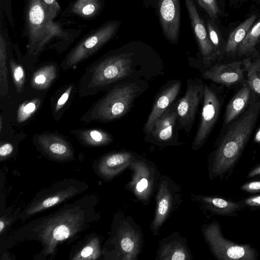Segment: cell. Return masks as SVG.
Segmentation results:
<instances>
[{"instance_id":"6da1fadb","label":"cell","mask_w":260,"mask_h":260,"mask_svg":"<svg viewBox=\"0 0 260 260\" xmlns=\"http://www.w3.org/2000/svg\"><path fill=\"white\" fill-rule=\"evenodd\" d=\"M99 201L97 194H86L64 204L54 212L31 220L1 237V251L24 241H35L41 244L42 249L33 259H53L60 246L70 244L100 220L101 215L96 210Z\"/></svg>"},{"instance_id":"7a4b0ae2","label":"cell","mask_w":260,"mask_h":260,"mask_svg":"<svg viewBox=\"0 0 260 260\" xmlns=\"http://www.w3.org/2000/svg\"><path fill=\"white\" fill-rule=\"evenodd\" d=\"M163 61L150 45L133 41L109 50L87 67L79 82L80 97L94 95L129 79L152 80L164 74Z\"/></svg>"},{"instance_id":"3957f363","label":"cell","mask_w":260,"mask_h":260,"mask_svg":"<svg viewBox=\"0 0 260 260\" xmlns=\"http://www.w3.org/2000/svg\"><path fill=\"white\" fill-rule=\"evenodd\" d=\"M22 35L26 39L24 56L17 44L13 46L17 58L30 72L33 71L42 52L54 50L61 53L77 39L85 24L62 19L51 15L43 0H25Z\"/></svg>"},{"instance_id":"277c9868","label":"cell","mask_w":260,"mask_h":260,"mask_svg":"<svg viewBox=\"0 0 260 260\" xmlns=\"http://www.w3.org/2000/svg\"><path fill=\"white\" fill-rule=\"evenodd\" d=\"M260 114V101L251 103L248 109L216 143L208 157L210 180L230 176L245 148Z\"/></svg>"},{"instance_id":"5b68a950","label":"cell","mask_w":260,"mask_h":260,"mask_svg":"<svg viewBox=\"0 0 260 260\" xmlns=\"http://www.w3.org/2000/svg\"><path fill=\"white\" fill-rule=\"evenodd\" d=\"M148 87L142 79L121 81L107 90L83 115L80 121L88 124L92 122L107 123L124 116L132 108L135 100Z\"/></svg>"},{"instance_id":"8992f818","label":"cell","mask_w":260,"mask_h":260,"mask_svg":"<svg viewBox=\"0 0 260 260\" xmlns=\"http://www.w3.org/2000/svg\"><path fill=\"white\" fill-rule=\"evenodd\" d=\"M141 228L129 215L121 211L114 215L109 237L102 246L106 260H136L143 246Z\"/></svg>"},{"instance_id":"52a82bcc","label":"cell","mask_w":260,"mask_h":260,"mask_svg":"<svg viewBox=\"0 0 260 260\" xmlns=\"http://www.w3.org/2000/svg\"><path fill=\"white\" fill-rule=\"evenodd\" d=\"M89 185L78 179L64 178L38 191L19 215L21 223L48 209L62 203L86 191Z\"/></svg>"},{"instance_id":"ba28073f","label":"cell","mask_w":260,"mask_h":260,"mask_svg":"<svg viewBox=\"0 0 260 260\" xmlns=\"http://www.w3.org/2000/svg\"><path fill=\"white\" fill-rule=\"evenodd\" d=\"M121 24L118 20H111L89 31L67 54L60 64L62 70L76 69L113 39Z\"/></svg>"},{"instance_id":"9c48e42d","label":"cell","mask_w":260,"mask_h":260,"mask_svg":"<svg viewBox=\"0 0 260 260\" xmlns=\"http://www.w3.org/2000/svg\"><path fill=\"white\" fill-rule=\"evenodd\" d=\"M202 232L211 253L218 260H256L258 257V251L250 244H240L225 238L216 220L203 225Z\"/></svg>"},{"instance_id":"30bf717a","label":"cell","mask_w":260,"mask_h":260,"mask_svg":"<svg viewBox=\"0 0 260 260\" xmlns=\"http://www.w3.org/2000/svg\"><path fill=\"white\" fill-rule=\"evenodd\" d=\"M182 189L172 179L161 175L157 186L154 217L150 229L154 236L158 235L162 226L182 202Z\"/></svg>"},{"instance_id":"8fae6325","label":"cell","mask_w":260,"mask_h":260,"mask_svg":"<svg viewBox=\"0 0 260 260\" xmlns=\"http://www.w3.org/2000/svg\"><path fill=\"white\" fill-rule=\"evenodd\" d=\"M132 171L128 189L143 204H148L156 191L161 176L157 166L152 162L138 157L129 166Z\"/></svg>"},{"instance_id":"7c38bea8","label":"cell","mask_w":260,"mask_h":260,"mask_svg":"<svg viewBox=\"0 0 260 260\" xmlns=\"http://www.w3.org/2000/svg\"><path fill=\"white\" fill-rule=\"evenodd\" d=\"M144 7L151 8L158 18L164 37L176 45L181 26L180 0H142Z\"/></svg>"},{"instance_id":"4fadbf2b","label":"cell","mask_w":260,"mask_h":260,"mask_svg":"<svg viewBox=\"0 0 260 260\" xmlns=\"http://www.w3.org/2000/svg\"><path fill=\"white\" fill-rule=\"evenodd\" d=\"M204 83L198 78L188 79L184 95L176 103L178 128L189 133L204 95Z\"/></svg>"},{"instance_id":"5bb4252c","label":"cell","mask_w":260,"mask_h":260,"mask_svg":"<svg viewBox=\"0 0 260 260\" xmlns=\"http://www.w3.org/2000/svg\"><path fill=\"white\" fill-rule=\"evenodd\" d=\"M32 141L37 150L51 161L63 163L74 159L73 146L58 133H36L34 135Z\"/></svg>"},{"instance_id":"9a60e30c","label":"cell","mask_w":260,"mask_h":260,"mask_svg":"<svg viewBox=\"0 0 260 260\" xmlns=\"http://www.w3.org/2000/svg\"><path fill=\"white\" fill-rule=\"evenodd\" d=\"M220 102L216 93L209 85L204 84L203 103L200 121L191 149L198 150L207 141L218 117Z\"/></svg>"},{"instance_id":"2e32d148","label":"cell","mask_w":260,"mask_h":260,"mask_svg":"<svg viewBox=\"0 0 260 260\" xmlns=\"http://www.w3.org/2000/svg\"><path fill=\"white\" fill-rule=\"evenodd\" d=\"M184 2L201 61L204 66H210L217 58L209 39L206 23L201 17L194 1L184 0Z\"/></svg>"},{"instance_id":"e0dca14e","label":"cell","mask_w":260,"mask_h":260,"mask_svg":"<svg viewBox=\"0 0 260 260\" xmlns=\"http://www.w3.org/2000/svg\"><path fill=\"white\" fill-rule=\"evenodd\" d=\"M136 158V155L129 151L111 152L94 159L92 168L97 176L105 181H109L129 167Z\"/></svg>"},{"instance_id":"ac0fdd59","label":"cell","mask_w":260,"mask_h":260,"mask_svg":"<svg viewBox=\"0 0 260 260\" xmlns=\"http://www.w3.org/2000/svg\"><path fill=\"white\" fill-rule=\"evenodd\" d=\"M182 84L180 80L171 81L158 93L144 126L143 131L147 136L150 134L156 122L175 100Z\"/></svg>"},{"instance_id":"d6986e66","label":"cell","mask_w":260,"mask_h":260,"mask_svg":"<svg viewBox=\"0 0 260 260\" xmlns=\"http://www.w3.org/2000/svg\"><path fill=\"white\" fill-rule=\"evenodd\" d=\"M243 61H234L205 67V70H199L203 78L226 86L240 82L243 77L242 65Z\"/></svg>"},{"instance_id":"ffe728a7","label":"cell","mask_w":260,"mask_h":260,"mask_svg":"<svg viewBox=\"0 0 260 260\" xmlns=\"http://www.w3.org/2000/svg\"><path fill=\"white\" fill-rule=\"evenodd\" d=\"M104 0H71L62 11L60 18L79 22L98 17L103 11Z\"/></svg>"},{"instance_id":"44dd1931","label":"cell","mask_w":260,"mask_h":260,"mask_svg":"<svg viewBox=\"0 0 260 260\" xmlns=\"http://www.w3.org/2000/svg\"><path fill=\"white\" fill-rule=\"evenodd\" d=\"M192 255L186 240L176 231L160 240L156 260H190Z\"/></svg>"},{"instance_id":"7402d4cb","label":"cell","mask_w":260,"mask_h":260,"mask_svg":"<svg viewBox=\"0 0 260 260\" xmlns=\"http://www.w3.org/2000/svg\"><path fill=\"white\" fill-rule=\"evenodd\" d=\"M204 210L213 214L237 217L238 212L244 208L242 201L235 202L220 197L204 195H192Z\"/></svg>"},{"instance_id":"603a6c76","label":"cell","mask_w":260,"mask_h":260,"mask_svg":"<svg viewBox=\"0 0 260 260\" xmlns=\"http://www.w3.org/2000/svg\"><path fill=\"white\" fill-rule=\"evenodd\" d=\"M176 123L178 124L176 104L171 105L156 122L149 135L156 142V145H173Z\"/></svg>"},{"instance_id":"cb8c5ba5","label":"cell","mask_w":260,"mask_h":260,"mask_svg":"<svg viewBox=\"0 0 260 260\" xmlns=\"http://www.w3.org/2000/svg\"><path fill=\"white\" fill-rule=\"evenodd\" d=\"M103 237L96 232L87 235L70 251L69 259L97 260L102 256Z\"/></svg>"},{"instance_id":"d4e9b609","label":"cell","mask_w":260,"mask_h":260,"mask_svg":"<svg viewBox=\"0 0 260 260\" xmlns=\"http://www.w3.org/2000/svg\"><path fill=\"white\" fill-rule=\"evenodd\" d=\"M12 44L8 30L1 20L0 30V95L2 100L9 98V52Z\"/></svg>"},{"instance_id":"484cf974","label":"cell","mask_w":260,"mask_h":260,"mask_svg":"<svg viewBox=\"0 0 260 260\" xmlns=\"http://www.w3.org/2000/svg\"><path fill=\"white\" fill-rule=\"evenodd\" d=\"M59 68L54 62H48L38 68L32 74L31 87L37 91L49 88L59 76Z\"/></svg>"},{"instance_id":"4316f807","label":"cell","mask_w":260,"mask_h":260,"mask_svg":"<svg viewBox=\"0 0 260 260\" xmlns=\"http://www.w3.org/2000/svg\"><path fill=\"white\" fill-rule=\"evenodd\" d=\"M70 133L82 145L87 147H102L111 144L112 136L100 128H83L70 131Z\"/></svg>"},{"instance_id":"83f0119b","label":"cell","mask_w":260,"mask_h":260,"mask_svg":"<svg viewBox=\"0 0 260 260\" xmlns=\"http://www.w3.org/2000/svg\"><path fill=\"white\" fill-rule=\"evenodd\" d=\"M252 90L249 86H243L232 98L226 106L224 124H229L245 109L248 105Z\"/></svg>"},{"instance_id":"f1b7e54d","label":"cell","mask_w":260,"mask_h":260,"mask_svg":"<svg viewBox=\"0 0 260 260\" xmlns=\"http://www.w3.org/2000/svg\"><path fill=\"white\" fill-rule=\"evenodd\" d=\"M256 18L253 14L237 27L230 35L225 45V52L230 55L237 51L238 47Z\"/></svg>"},{"instance_id":"f546056e","label":"cell","mask_w":260,"mask_h":260,"mask_svg":"<svg viewBox=\"0 0 260 260\" xmlns=\"http://www.w3.org/2000/svg\"><path fill=\"white\" fill-rule=\"evenodd\" d=\"M75 89L74 84H68L62 88L61 91L54 96V99L51 100V112L54 121H58L62 117L65 108L69 105Z\"/></svg>"},{"instance_id":"4dcf8cb0","label":"cell","mask_w":260,"mask_h":260,"mask_svg":"<svg viewBox=\"0 0 260 260\" xmlns=\"http://www.w3.org/2000/svg\"><path fill=\"white\" fill-rule=\"evenodd\" d=\"M13 50V46L11 45L9 52V67L16 92L21 94L24 89L26 75L23 64L15 58Z\"/></svg>"},{"instance_id":"1f68e13d","label":"cell","mask_w":260,"mask_h":260,"mask_svg":"<svg viewBox=\"0 0 260 260\" xmlns=\"http://www.w3.org/2000/svg\"><path fill=\"white\" fill-rule=\"evenodd\" d=\"M42 104V99L39 96H33L25 100L19 106L16 116L18 124H23L28 121L38 110Z\"/></svg>"},{"instance_id":"d6a6232c","label":"cell","mask_w":260,"mask_h":260,"mask_svg":"<svg viewBox=\"0 0 260 260\" xmlns=\"http://www.w3.org/2000/svg\"><path fill=\"white\" fill-rule=\"evenodd\" d=\"M243 65L247 72V85L260 98V58L252 62L246 59Z\"/></svg>"},{"instance_id":"836d02e7","label":"cell","mask_w":260,"mask_h":260,"mask_svg":"<svg viewBox=\"0 0 260 260\" xmlns=\"http://www.w3.org/2000/svg\"><path fill=\"white\" fill-rule=\"evenodd\" d=\"M260 39V19L249 30L240 43L237 52L239 55L251 53Z\"/></svg>"},{"instance_id":"e575fe53","label":"cell","mask_w":260,"mask_h":260,"mask_svg":"<svg viewBox=\"0 0 260 260\" xmlns=\"http://www.w3.org/2000/svg\"><path fill=\"white\" fill-rule=\"evenodd\" d=\"M22 207H10L1 210L0 236L1 237L8 233L9 230L15 222L18 220Z\"/></svg>"},{"instance_id":"d590c367","label":"cell","mask_w":260,"mask_h":260,"mask_svg":"<svg viewBox=\"0 0 260 260\" xmlns=\"http://www.w3.org/2000/svg\"><path fill=\"white\" fill-rule=\"evenodd\" d=\"M206 25L209 39L214 48L217 58H219L221 56L223 52H225V48L219 31L215 22L211 19L206 21Z\"/></svg>"},{"instance_id":"8d00e7d4","label":"cell","mask_w":260,"mask_h":260,"mask_svg":"<svg viewBox=\"0 0 260 260\" xmlns=\"http://www.w3.org/2000/svg\"><path fill=\"white\" fill-rule=\"evenodd\" d=\"M20 141L1 139L0 162L2 163L17 155L18 145Z\"/></svg>"},{"instance_id":"74e56055","label":"cell","mask_w":260,"mask_h":260,"mask_svg":"<svg viewBox=\"0 0 260 260\" xmlns=\"http://www.w3.org/2000/svg\"><path fill=\"white\" fill-rule=\"evenodd\" d=\"M197 1L201 7L208 14L210 19L215 22L220 14L217 0H197Z\"/></svg>"},{"instance_id":"f35d334b","label":"cell","mask_w":260,"mask_h":260,"mask_svg":"<svg viewBox=\"0 0 260 260\" xmlns=\"http://www.w3.org/2000/svg\"><path fill=\"white\" fill-rule=\"evenodd\" d=\"M240 189L243 192L252 194L260 193V180L246 182L241 186Z\"/></svg>"},{"instance_id":"ab89813d","label":"cell","mask_w":260,"mask_h":260,"mask_svg":"<svg viewBox=\"0 0 260 260\" xmlns=\"http://www.w3.org/2000/svg\"><path fill=\"white\" fill-rule=\"evenodd\" d=\"M242 201L244 207L252 210H260V194L247 197Z\"/></svg>"},{"instance_id":"60d3db41","label":"cell","mask_w":260,"mask_h":260,"mask_svg":"<svg viewBox=\"0 0 260 260\" xmlns=\"http://www.w3.org/2000/svg\"><path fill=\"white\" fill-rule=\"evenodd\" d=\"M48 7L51 15L55 19L61 12V8L57 0H43Z\"/></svg>"},{"instance_id":"b9f144b4","label":"cell","mask_w":260,"mask_h":260,"mask_svg":"<svg viewBox=\"0 0 260 260\" xmlns=\"http://www.w3.org/2000/svg\"><path fill=\"white\" fill-rule=\"evenodd\" d=\"M246 177L249 179H260V162L249 171Z\"/></svg>"},{"instance_id":"7bdbcfd3","label":"cell","mask_w":260,"mask_h":260,"mask_svg":"<svg viewBox=\"0 0 260 260\" xmlns=\"http://www.w3.org/2000/svg\"><path fill=\"white\" fill-rule=\"evenodd\" d=\"M254 142L256 143L260 144V127L254 136Z\"/></svg>"},{"instance_id":"ee69618b","label":"cell","mask_w":260,"mask_h":260,"mask_svg":"<svg viewBox=\"0 0 260 260\" xmlns=\"http://www.w3.org/2000/svg\"><path fill=\"white\" fill-rule=\"evenodd\" d=\"M242 1V2H244V1H248V0H239V1Z\"/></svg>"},{"instance_id":"f6af8a7d","label":"cell","mask_w":260,"mask_h":260,"mask_svg":"<svg viewBox=\"0 0 260 260\" xmlns=\"http://www.w3.org/2000/svg\"><path fill=\"white\" fill-rule=\"evenodd\" d=\"M67 1V0H57V1Z\"/></svg>"}]
</instances>
